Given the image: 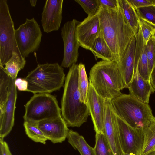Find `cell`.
Returning a JSON list of instances; mask_svg holds the SVG:
<instances>
[{"instance_id":"cell-1","label":"cell","mask_w":155,"mask_h":155,"mask_svg":"<svg viewBox=\"0 0 155 155\" xmlns=\"http://www.w3.org/2000/svg\"><path fill=\"white\" fill-rule=\"evenodd\" d=\"M98 16L102 35L119 66L134 33L119 6L114 9L101 7Z\"/></svg>"},{"instance_id":"cell-2","label":"cell","mask_w":155,"mask_h":155,"mask_svg":"<svg viewBox=\"0 0 155 155\" xmlns=\"http://www.w3.org/2000/svg\"><path fill=\"white\" fill-rule=\"evenodd\" d=\"M78 76V65L74 64L65 78L61 100V116L68 127H80L90 115L87 104L80 101Z\"/></svg>"},{"instance_id":"cell-3","label":"cell","mask_w":155,"mask_h":155,"mask_svg":"<svg viewBox=\"0 0 155 155\" xmlns=\"http://www.w3.org/2000/svg\"><path fill=\"white\" fill-rule=\"evenodd\" d=\"M89 81L97 93L104 99H112L126 88L119 65L114 61L102 60L95 64L89 72Z\"/></svg>"},{"instance_id":"cell-4","label":"cell","mask_w":155,"mask_h":155,"mask_svg":"<svg viewBox=\"0 0 155 155\" xmlns=\"http://www.w3.org/2000/svg\"><path fill=\"white\" fill-rule=\"evenodd\" d=\"M117 115L134 129L143 132L154 117L148 104L121 93L111 100Z\"/></svg>"},{"instance_id":"cell-5","label":"cell","mask_w":155,"mask_h":155,"mask_svg":"<svg viewBox=\"0 0 155 155\" xmlns=\"http://www.w3.org/2000/svg\"><path fill=\"white\" fill-rule=\"evenodd\" d=\"M65 74L62 67L57 63L39 64L25 78L27 91L50 93L59 90L64 85Z\"/></svg>"},{"instance_id":"cell-6","label":"cell","mask_w":155,"mask_h":155,"mask_svg":"<svg viewBox=\"0 0 155 155\" xmlns=\"http://www.w3.org/2000/svg\"><path fill=\"white\" fill-rule=\"evenodd\" d=\"M24 121L38 123L61 116L56 97L50 93L35 94L25 105Z\"/></svg>"},{"instance_id":"cell-7","label":"cell","mask_w":155,"mask_h":155,"mask_svg":"<svg viewBox=\"0 0 155 155\" xmlns=\"http://www.w3.org/2000/svg\"><path fill=\"white\" fill-rule=\"evenodd\" d=\"M15 30L7 0H0V66L5 65L13 52L21 55L16 42Z\"/></svg>"},{"instance_id":"cell-8","label":"cell","mask_w":155,"mask_h":155,"mask_svg":"<svg viewBox=\"0 0 155 155\" xmlns=\"http://www.w3.org/2000/svg\"><path fill=\"white\" fill-rule=\"evenodd\" d=\"M15 35L18 47L24 58L28 57L39 48L42 32L34 18H26L24 23L15 30Z\"/></svg>"},{"instance_id":"cell-9","label":"cell","mask_w":155,"mask_h":155,"mask_svg":"<svg viewBox=\"0 0 155 155\" xmlns=\"http://www.w3.org/2000/svg\"><path fill=\"white\" fill-rule=\"evenodd\" d=\"M79 23L74 19L66 22L61 29L64 45L63 57L61 64L62 67H70L78 61L80 45L77 38L76 28Z\"/></svg>"},{"instance_id":"cell-10","label":"cell","mask_w":155,"mask_h":155,"mask_svg":"<svg viewBox=\"0 0 155 155\" xmlns=\"http://www.w3.org/2000/svg\"><path fill=\"white\" fill-rule=\"evenodd\" d=\"M117 119L122 152L141 155L143 144V132L134 129L117 116Z\"/></svg>"},{"instance_id":"cell-11","label":"cell","mask_w":155,"mask_h":155,"mask_svg":"<svg viewBox=\"0 0 155 155\" xmlns=\"http://www.w3.org/2000/svg\"><path fill=\"white\" fill-rule=\"evenodd\" d=\"M103 132L114 155H121L123 152L119 139L117 116L113 108L110 100L105 99Z\"/></svg>"},{"instance_id":"cell-12","label":"cell","mask_w":155,"mask_h":155,"mask_svg":"<svg viewBox=\"0 0 155 155\" xmlns=\"http://www.w3.org/2000/svg\"><path fill=\"white\" fill-rule=\"evenodd\" d=\"M101 31L98 13L93 15L88 16L83 21L79 22L76 27L77 37L80 46L89 50Z\"/></svg>"},{"instance_id":"cell-13","label":"cell","mask_w":155,"mask_h":155,"mask_svg":"<svg viewBox=\"0 0 155 155\" xmlns=\"http://www.w3.org/2000/svg\"><path fill=\"white\" fill-rule=\"evenodd\" d=\"M63 0H46L41 14V23L44 32L58 31L62 20Z\"/></svg>"},{"instance_id":"cell-14","label":"cell","mask_w":155,"mask_h":155,"mask_svg":"<svg viewBox=\"0 0 155 155\" xmlns=\"http://www.w3.org/2000/svg\"><path fill=\"white\" fill-rule=\"evenodd\" d=\"M89 81L87 104L96 133L103 132L105 99L97 93L91 81Z\"/></svg>"},{"instance_id":"cell-15","label":"cell","mask_w":155,"mask_h":155,"mask_svg":"<svg viewBox=\"0 0 155 155\" xmlns=\"http://www.w3.org/2000/svg\"><path fill=\"white\" fill-rule=\"evenodd\" d=\"M12 79L9 86L8 96L2 116L0 117V140H3L11 132L14 124L15 111L17 98L15 79Z\"/></svg>"},{"instance_id":"cell-16","label":"cell","mask_w":155,"mask_h":155,"mask_svg":"<svg viewBox=\"0 0 155 155\" xmlns=\"http://www.w3.org/2000/svg\"><path fill=\"white\" fill-rule=\"evenodd\" d=\"M38 125L47 139L54 143H62L67 138L69 129L61 116L41 121Z\"/></svg>"},{"instance_id":"cell-17","label":"cell","mask_w":155,"mask_h":155,"mask_svg":"<svg viewBox=\"0 0 155 155\" xmlns=\"http://www.w3.org/2000/svg\"><path fill=\"white\" fill-rule=\"evenodd\" d=\"M130 94L143 103H149L150 95L154 91L149 80L144 79L140 74L137 68L134 71L132 80L128 88Z\"/></svg>"},{"instance_id":"cell-18","label":"cell","mask_w":155,"mask_h":155,"mask_svg":"<svg viewBox=\"0 0 155 155\" xmlns=\"http://www.w3.org/2000/svg\"><path fill=\"white\" fill-rule=\"evenodd\" d=\"M136 39L134 70L137 68L140 75L145 80H149L150 71L147 55L146 47L143 43L140 26Z\"/></svg>"},{"instance_id":"cell-19","label":"cell","mask_w":155,"mask_h":155,"mask_svg":"<svg viewBox=\"0 0 155 155\" xmlns=\"http://www.w3.org/2000/svg\"><path fill=\"white\" fill-rule=\"evenodd\" d=\"M136 41L134 36L129 44L119 66L124 83L127 88L134 75Z\"/></svg>"},{"instance_id":"cell-20","label":"cell","mask_w":155,"mask_h":155,"mask_svg":"<svg viewBox=\"0 0 155 155\" xmlns=\"http://www.w3.org/2000/svg\"><path fill=\"white\" fill-rule=\"evenodd\" d=\"M89 50L95 58H101L103 60L114 61V55L108 45L104 40L101 33L93 42Z\"/></svg>"},{"instance_id":"cell-21","label":"cell","mask_w":155,"mask_h":155,"mask_svg":"<svg viewBox=\"0 0 155 155\" xmlns=\"http://www.w3.org/2000/svg\"><path fill=\"white\" fill-rule=\"evenodd\" d=\"M67 138L69 143L78 151L81 155H95L94 148L78 132L69 130Z\"/></svg>"},{"instance_id":"cell-22","label":"cell","mask_w":155,"mask_h":155,"mask_svg":"<svg viewBox=\"0 0 155 155\" xmlns=\"http://www.w3.org/2000/svg\"><path fill=\"white\" fill-rule=\"evenodd\" d=\"M118 2L119 5L121 8L136 38L139 30L140 23V18L136 10L127 0H118Z\"/></svg>"},{"instance_id":"cell-23","label":"cell","mask_w":155,"mask_h":155,"mask_svg":"<svg viewBox=\"0 0 155 155\" xmlns=\"http://www.w3.org/2000/svg\"><path fill=\"white\" fill-rule=\"evenodd\" d=\"M26 63L25 58L16 52L12 53L10 59L5 64V69L12 79L16 78L18 73L24 67Z\"/></svg>"},{"instance_id":"cell-24","label":"cell","mask_w":155,"mask_h":155,"mask_svg":"<svg viewBox=\"0 0 155 155\" xmlns=\"http://www.w3.org/2000/svg\"><path fill=\"white\" fill-rule=\"evenodd\" d=\"M12 79L3 66H0V117L3 114Z\"/></svg>"},{"instance_id":"cell-25","label":"cell","mask_w":155,"mask_h":155,"mask_svg":"<svg viewBox=\"0 0 155 155\" xmlns=\"http://www.w3.org/2000/svg\"><path fill=\"white\" fill-rule=\"evenodd\" d=\"M78 86L80 95V101L82 103L87 104L89 82L84 64L82 63H80L78 65Z\"/></svg>"},{"instance_id":"cell-26","label":"cell","mask_w":155,"mask_h":155,"mask_svg":"<svg viewBox=\"0 0 155 155\" xmlns=\"http://www.w3.org/2000/svg\"><path fill=\"white\" fill-rule=\"evenodd\" d=\"M144 141L141 155H144L154 150L155 145V117L143 131Z\"/></svg>"},{"instance_id":"cell-27","label":"cell","mask_w":155,"mask_h":155,"mask_svg":"<svg viewBox=\"0 0 155 155\" xmlns=\"http://www.w3.org/2000/svg\"><path fill=\"white\" fill-rule=\"evenodd\" d=\"M95 138L94 148L95 155H115L103 132L96 133Z\"/></svg>"},{"instance_id":"cell-28","label":"cell","mask_w":155,"mask_h":155,"mask_svg":"<svg viewBox=\"0 0 155 155\" xmlns=\"http://www.w3.org/2000/svg\"><path fill=\"white\" fill-rule=\"evenodd\" d=\"M23 126L28 136L33 141L45 144L48 140L39 128L38 123L24 121Z\"/></svg>"},{"instance_id":"cell-29","label":"cell","mask_w":155,"mask_h":155,"mask_svg":"<svg viewBox=\"0 0 155 155\" xmlns=\"http://www.w3.org/2000/svg\"><path fill=\"white\" fill-rule=\"evenodd\" d=\"M82 7L88 16L98 13L101 6L98 0H75Z\"/></svg>"},{"instance_id":"cell-30","label":"cell","mask_w":155,"mask_h":155,"mask_svg":"<svg viewBox=\"0 0 155 155\" xmlns=\"http://www.w3.org/2000/svg\"><path fill=\"white\" fill-rule=\"evenodd\" d=\"M140 23L143 43L146 45L150 39L155 35V25L140 18Z\"/></svg>"},{"instance_id":"cell-31","label":"cell","mask_w":155,"mask_h":155,"mask_svg":"<svg viewBox=\"0 0 155 155\" xmlns=\"http://www.w3.org/2000/svg\"><path fill=\"white\" fill-rule=\"evenodd\" d=\"M136 11L139 18L155 25V5L140 8Z\"/></svg>"},{"instance_id":"cell-32","label":"cell","mask_w":155,"mask_h":155,"mask_svg":"<svg viewBox=\"0 0 155 155\" xmlns=\"http://www.w3.org/2000/svg\"><path fill=\"white\" fill-rule=\"evenodd\" d=\"M146 47L150 74L155 64V35L148 41Z\"/></svg>"},{"instance_id":"cell-33","label":"cell","mask_w":155,"mask_h":155,"mask_svg":"<svg viewBox=\"0 0 155 155\" xmlns=\"http://www.w3.org/2000/svg\"><path fill=\"white\" fill-rule=\"evenodd\" d=\"M136 10L140 8L155 5V0H127Z\"/></svg>"},{"instance_id":"cell-34","label":"cell","mask_w":155,"mask_h":155,"mask_svg":"<svg viewBox=\"0 0 155 155\" xmlns=\"http://www.w3.org/2000/svg\"><path fill=\"white\" fill-rule=\"evenodd\" d=\"M101 7L106 9H114L119 7L118 0H98Z\"/></svg>"},{"instance_id":"cell-35","label":"cell","mask_w":155,"mask_h":155,"mask_svg":"<svg viewBox=\"0 0 155 155\" xmlns=\"http://www.w3.org/2000/svg\"><path fill=\"white\" fill-rule=\"evenodd\" d=\"M16 88L21 91H27L28 87V82L25 79L16 78L15 81Z\"/></svg>"},{"instance_id":"cell-36","label":"cell","mask_w":155,"mask_h":155,"mask_svg":"<svg viewBox=\"0 0 155 155\" xmlns=\"http://www.w3.org/2000/svg\"><path fill=\"white\" fill-rule=\"evenodd\" d=\"M0 155H12L7 143L0 140Z\"/></svg>"},{"instance_id":"cell-37","label":"cell","mask_w":155,"mask_h":155,"mask_svg":"<svg viewBox=\"0 0 155 155\" xmlns=\"http://www.w3.org/2000/svg\"><path fill=\"white\" fill-rule=\"evenodd\" d=\"M149 81L154 92H155V64L150 73Z\"/></svg>"},{"instance_id":"cell-38","label":"cell","mask_w":155,"mask_h":155,"mask_svg":"<svg viewBox=\"0 0 155 155\" xmlns=\"http://www.w3.org/2000/svg\"><path fill=\"white\" fill-rule=\"evenodd\" d=\"M37 0H30V3L32 7H35L36 5Z\"/></svg>"},{"instance_id":"cell-39","label":"cell","mask_w":155,"mask_h":155,"mask_svg":"<svg viewBox=\"0 0 155 155\" xmlns=\"http://www.w3.org/2000/svg\"><path fill=\"white\" fill-rule=\"evenodd\" d=\"M144 155H155V150H152Z\"/></svg>"},{"instance_id":"cell-40","label":"cell","mask_w":155,"mask_h":155,"mask_svg":"<svg viewBox=\"0 0 155 155\" xmlns=\"http://www.w3.org/2000/svg\"><path fill=\"white\" fill-rule=\"evenodd\" d=\"M121 155H141V154H128L123 152Z\"/></svg>"},{"instance_id":"cell-41","label":"cell","mask_w":155,"mask_h":155,"mask_svg":"<svg viewBox=\"0 0 155 155\" xmlns=\"http://www.w3.org/2000/svg\"><path fill=\"white\" fill-rule=\"evenodd\" d=\"M154 150H155V146L154 147Z\"/></svg>"}]
</instances>
